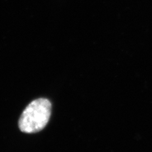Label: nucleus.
I'll return each mask as SVG.
<instances>
[{"label":"nucleus","instance_id":"nucleus-1","mask_svg":"<svg viewBox=\"0 0 152 152\" xmlns=\"http://www.w3.org/2000/svg\"><path fill=\"white\" fill-rule=\"evenodd\" d=\"M51 104L46 98L32 101L23 110L18 122L20 129L26 133H34L43 129L51 115Z\"/></svg>","mask_w":152,"mask_h":152}]
</instances>
